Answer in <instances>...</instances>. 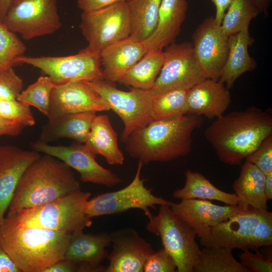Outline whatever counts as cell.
I'll list each match as a JSON object with an SVG mask.
<instances>
[{
    "label": "cell",
    "mask_w": 272,
    "mask_h": 272,
    "mask_svg": "<svg viewBox=\"0 0 272 272\" xmlns=\"http://www.w3.org/2000/svg\"><path fill=\"white\" fill-rule=\"evenodd\" d=\"M272 135V114L252 106L217 117L205 136L219 159L230 165H241L268 136Z\"/></svg>",
    "instance_id": "obj_1"
},
{
    "label": "cell",
    "mask_w": 272,
    "mask_h": 272,
    "mask_svg": "<svg viewBox=\"0 0 272 272\" xmlns=\"http://www.w3.org/2000/svg\"><path fill=\"white\" fill-rule=\"evenodd\" d=\"M202 122L201 116L192 114L153 120L128 136L125 149L143 165L186 156L191 151L192 133Z\"/></svg>",
    "instance_id": "obj_2"
},
{
    "label": "cell",
    "mask_w": 272,
    "mask_h": 272,
    "mask_svg": "<svg viewBox=\"0 0 272 272\" xmlns=\"http://www.w3.org/2000/svg\"><path fill=\"white\" fill-rule=\"evenodd\" d=\"M71 235L22 226L7 216L0 225V245L21 272H44L63 259Z\"/></svg>",
    "instance_id": "obj_3"
},
{
    "label": "cell",
    "mask_w": 272,
    "mask_h": 272,
    "mask_svg": "<svg viewBox=\"0 0 272 272\" xmlns=\"http://www.w3.org/2000/svg\"><path fill=\"white\" fill-rule=\"evenodd\" d=\"M81 190L71 168L45 154L25 170L14 192L7 214L41 206Z\"/></svg>",
    "instance_id": "obj_4"
},
{
    "label": "cell",
    "mask_w": 272,
    "mask_h": 272,
    "mask_svg": "<svg viewBox=\"0 0 272 272\" xmlns=\"http://www.w3.org/2000/svg\"><path fill=\"white\" fill-rule=\"evenodd\" d=\"M200 243L243 251L271 246L272 213L249 206L211 228L209 238Z\"/></svg>",
    "instance_id": "obj_5"
},
{
    "label": "cell",
    "mask_w": 272,
    "mask_h": 272,
    "mask_svg": "<svg viewBox=\"0 0 272 272\" xmlns=\"http://www.w3.org/2000/svg\"><path fill=\"white\" fill-rule=\"evenodd\" d=\"M91 193L80 190L38 207L6 216L19 225L72 234L90 227L85 210Z\"/></svg>",
    "instance_id": "obj_6"
},
{
    "label": "cell",
    "mask_w": 272,
    "mask_h": 272,
    "mask_svg": "<svg viewBox=\"0 0 272 272\" xmlns=\"http://www.w3.org/2000/svg\"><path fill=\"white\" fill-rule=\"evenodd\" d=\"M146 229L159 236L163 248L171 255L178 272H192L201 249L195 240V233L171 210L170 206L160 205L157 215L151 212Z\"/></svg>",
    "instance_id": "obj_7"
},
{
    "label": "cell",
    "mask_w": 272,
    "mask_h": 272,
    "mask_svg": "<svg viewBox=\"0 0 272 272\" xmlns=\"http://www.w3.org/2000/svg\"><path fill=\"white\" fill-rule=\"evenodd\" d=\"M121 119L124 128L121 140L124 142L134 130L152 121L151 111L154 97L150 90L130 88L125 91L117 89L105 79L88 81Z\"/></svg>",
    "instance_id": "obj_8"
},
{
    "label": "cell",
    "mask_w": 272,
    "mask_h": 272,
    "mask_svg": "<svg viewBox=\"0 0 272 272\" xmlns=\"http://www.w3.org/2000/svg\"><path fill=\"white\" fill-rule=\"evenodd\" d=\"M2 23L27 40L52 34L61 26L57 0H12Z\"/></svg>",
    "instance_id": "obj_9"
},
{
    "label": "cell",
    "mask_w": 272,
    "mask_h": 272,
    "mask_svg": "<svg viewBox=\"0 0 272 272\" xmlns=\"http://www.w3.org/2000/svg\"><path fill=\"white\" fill-rule=\"evenodd\" d=\"M79 27L88 42L86 50L100 52L106 46L130 35L127 2L90 12H83Z\"/></svg>",
    "instance_id": "obj_10"
},
{
    "label": "cell",
    "mask_w": 272,
    "mask_h": 272,
    "mask_svg": "<svg viewBox=\"0 0 272 272\" xmlns=\"http://www.w3.org/2000/svg\"><path fill=\"white\" fill-rule=\"evenodd\" d=\"M144 165L139 160L135 175L132 181L126 187L115 191L100 194L87 203L85 213L92 219L101 216L121 213L132 209L142 210L146 215L149 208L156 209L155 206L167 205L173 202L154 195L152 189L144 185L145 180L141 174Z\"/></svg>",
    "instance_id": "obj_11"
},
{
    "label": "cell",
    "mask_w": 272,
    "mask_h": 272,
    "mask_svg": "<svg viewBox=\"0 0 272 272\" xmlns=\"http://www.w3.org/2000/svg\"><path fill=\"white\" fill-rule=\"evenodd\" d=\"M16 62L39 69L55 85L75 81L104 79L100 52L85 48L77 54L64 56L32 57L24 55L17 58Z\"/></svg>",
    "instance_id": "obj_12"
},
{
    "label": "cell",
    "mask_w": 272,
    "mask_h": 272,
    "mask_svg": "<svg viewBox=\"0 0 272 272\" xmlns=\"http://www.w3.org/2000/svg\"><path fill=\"white\" fill-rule=\"evenodd\" d=\"M164 61L154 85L153 97L177 89H190L207 79L195 57L192 43L174 42L163 49Z\"/></svg>",
    "instance_id": "obj_13"
},
{
    "label": "cell",
    "mask_w": 272,
    "mask_h": 272,
    "mask_svg": "<svg viewBox=\"0 0 272 272\" xmlns=\"http://www.w3.org/2000/svg\"><path fill=\"white\" fill-rule=\"evenodd\" d=\"M33 149L62 161L80 175L83 182L112 187L122 181L116 174L100 165L96 155L85 144L76 143L69 146H52L40 141L32 145Z\"/></svg>",
    "instance_id": "obj_14"
},
{
    "label": "cell",
    "mask_w": 272,
    "mask_h": 272,
    "mask_svg": "<svg viewBox=\"0 0 272 272\" xmlns=\"http://www.w3.org/2000/svg\"><path fill=\"white\" fill-rule=\"evenodd\" d=\"M192 40L194 54L207 78L218 80L228 53V36L214 17H210L197 26Z\"/></svg>",
    "instance_id": "obj_15"
},
{
    "label": "cell",
    "mask_w": 272,
    "mask_h": 272,
    "mask_svg": "<svg viewBox=\"0 0 272 272\" xmlns=\"http://www.w3.org/2000/svg\"><path fill=\"white\" fill-rule=\"evenodd\" d=\"M109 110L108 103L88 81H75L54 86L47 117L50 121L68 113Z\"/></svg>",
    "instance_id": "obj_16"
},
{
    "label": "cell",
    "mask_w": 272,
    "mask_h": 272,
    "mask_svg": "<svg viewBox=\"0 0 272 272\" xmlns=\"http://www.w3.org/2000/svg\"><path fill=\"white\" fill-rule=\"evenodd\" d=\"M171 211L185 222L200 240L208 239L213 227L244 210L239 206H220L210 200L183 199L170 206Z\"/></svg>",
    "instance_id": "obj_17"
},
{
    "label": "cell",
    "mask_w": 272,
    "mask_h": 272,
    "mask_svg": "<svg viewBox=\"0 0 272 272\" xmlns=\"http://www.w3.org/2000/svg\"><path fill=\"white\" fill-rule=\"evenodd\" d=\"M112 250L105 272H142L147 257L155 252L135 230H120L110 234Z\"/></svg>",
    "instance_id": "obj_18"
},
{
    "label": "cell",
    "mask_w": 272,
    "mask_h": 272,
    "mask_svg": "<svg viewBox=\"0 0 272 272\" xmlns=\"http://www.w3.org/2000/svg\"><path fill=\"white\" fill-rule=\"evenodd\" d=\"M40 155L11 145H0V225L18 182L28 167Z\"/></svg>",
    "instance_id": "obj_19"
},
{
    "label": "cell",
    "mask_w": 272,
    "mask_h": 272,
    "mask_svg": "<svg viewBox=\"0 0 272 272\" xmlns=\"http://www.w3.org/2000/svg\"><path fill=\"white\" fill-rule=\"evenodd\" d=\"M231 94L219 80L206 79L191 87L187 98V114L219 117L228 108Z\"/></svg>",
    "instance_id": "obj_20"
},
{
    "label": "cell",
    "mask_w": 272,
    "mask_h": 272,
    "mask_svg": "<svg viewBox=\"0 0 272 272\" xmlns=\"http://www.w3.org/2000/svg\"><path fill=\"white\" fill-rule=\"evenodd\" d=\"M146 52L143 42L130 36L106 46L100 52L104 79L118 82Z\"/></svg>",
    "instance_id": "obj_21"
},
{
    "label": "cell",
    "mask_w": 272,
    "mask_h": 272,
    "mask_svg": "<svg viewBox=\"0 0 272 272\" xmlns=\"http://www.w3.org/2000/svg\"><path fill=\"white\" fill-rule=\"evenodd\" d=\"M187 0H161L156 28L143 43L147 51L163 50L175 42L187 11Z\"/></svg>",
    "instance_id": "obj_22"
},
{
    "label": "cell",
    "mask_w": 272,
    "mask_h": 272,
    "mask_svg": "<svg viewBox=\"0 0 272 272\" xmlns=\"http://www.w3.org/2000/svg\"><path fill=\"white\" fill-rule=\"evenodd\" d=\"M249 28V26L246 27L228 37V53L219 80L229 90L239 77L253 71L256 66L248 52V47L254 43Z\"/></svg>",
    "instance_id": "obj_23"
},
{
    "label": "cell",
    "mask_w": 272,
    "mask_h": 272,
    "mask_svg": "<svg viewBox=\"0 0 272 272\" xmlns=\"http://www.w3.org/2000/svg\"><path fill=\"white\" fill-rule=\"evenodd\" d=\"M111 243L110 234L85 233L83 231L71 234L64 258L74 262L85 263L100 267L107 258L106 247Z\"/></svg>",
    "instance_id": "obj_24"
},
{
    "label": "cell",
    "mask_w": 272,
    "mask_h": 272,
    "mask_svg": "<svg viewBox=\"0 0 272 272\" xmlns=\"http://www.w3.org/2000/svg\"><path fill=\"white\" fill-rule=\"evenodd\" d=\"M96 115L94 112L72 113L48 121L43 128L40 141L47 143L53 140L66 138L84 144Z\"/></svg>",
    "instance_id": "obj_25"
},
{
    "label": "cell",
    "mask_w": 272,
    "mask_h": 272,
    "mask_svg": "<svg viewBox=\"0 0 272 272\" xmlns=\"http://www.w3.org/2000/svg\"><path fill=\"white\" fill-rule=\"evenodd\" d=\"M117 135L108 115L95 117L89 137L84 143L95 155L103 156L110 165H123L124 157L118 147Z\"/></svg>",
    "instance_id": "obj_26"
},
{
    "label": "cell",
    "mask_w": 272,
    "mask_h": 272,
    "mask_svg": "<svg viewBox=\"0 0 272 272\" xmlns=\"http://www.w3.org/2000/svg\"><path fill=\"white\" fill-rule=\"evenodd\" d=\"M265 174L254 164L245 161L241 165L240 175L233 184L239 206L243 209L248 207L267 210L264 193Z\"/></svg>",
    "instance_id": "obj_27"
},
{
    "label": "cell",
    "mask_w": 272,
    "mask_h": 272,
    "mask_svg": "<svg viewBox=\"0 0 272 272\" xmlns=\"http://www.w3.org/2000/svg\"><path fill=\"white\" fill-rule=\"evenodd\" d=\"M185 176V184L173 192L174 198L216 200L227 205H239V199L235 193H228L220 189L202 174L187 169Z\"/></svg>",
    "instance_id": "obj_28"
},
{
    "label": "cell",
    "mask_w": 272,
    "mask_h": 272,
    "mask_svg": "<svg viewBox=\"0 0 272 272\" xmlns=\"http://www.w3.org/2000/svg\"><path fill=\"white\" fill-rule=\"evenodd\" d=\"M163 50L147 51L118 82L130 88L151 90L164 61Z\"/></svg>",
    "instance_id": "obj_29"
},
{
    "label": "cell",
    "mask_w": 272,
    "mask_h": 272,
    "mask_svg": "<svg viewBox=\"0 0 272 272\" xmlns=\"http://www.w3.org/2000/svg\"><path fill=\"white\" fill-rule=\"evenodd\" d=\"M131 31L130 36L144 42L155 30L161 0H128Z\"/></svg>",
    "instance_id": "obj_30"
},
{
    "label": "cell",
    "mask_w": 272,
    "mask_h": 272,
    "mask_svg": "<svg viewBox=\"0 0 272 272\" xmlns=\"http://www.w3.org/2000/svg\"><path fill=\"white\" fill-rule=\"evenodd\" d=\"M232 250L223 247H203L192 272H248L234 257Z\"/></svg>",
    "instance_id": "obj_31"
},
{
    "label": "cell",
    "mask_w": 272,
    "mask_h": 272,
    "mask_svg": "<svg viewBox=\"0 0 272 272\" xmlns=\"http://www.w3.org/2000/svg\"><path fill=\"white\" fill-rule=\"evenodd\" d=\"M189 89H174L154 97L151 111L153 120L170 119L187 114V98Z\"/></svg>",
    "instance_id": "obj_32"
},
{
    "label": "cell",
    "mask_w": 272,
    "mask_h": 272,
    "mask_svg": "<svg viewBox=\"0 0 272 272\" xmlns=\"http://www.w3.org/2000/svg\"><path fill=\"white\" fill-rule=\"evenodd\" d=\"M260 13L252 0H232L225 14L221 28L229 37L249 26L251 20Z\"/></svg>",
    "instance_id": "obj_33"
},
{
    "label": "cell",
    "mask_w": 272,
    "mask_h": 272,
    "mask_svg": "<svg viewBox=\"0 0 272 272\" xmlns=\"http://www.w3.org/2000/svg\"><path fill=\"white\" fill-rule=\"evenodd\" d=\"M55 85L49 77L41 76L26 89L22 91L17 100L36 107L47 117L51 93Z\"/></svg>",
    "instance_id": "obj_34"
},
{
    "label": "cell",
    "mask_w": 272,
    "mask_h": 272,
    "mask_svg": "<svg viewBox=\"0 0 272 272\" xmlns=\"http://www.w3.org/2000/svg\"><path fill=\"white\" fill-rule=\"evenodd\" d=\"M26 47L16 33L0 22V72L13 68L17 58L24 55Z\"/></svg>",
    "instance_id": "obj_35"
},
{
    "label": "cell",
    "mask_w": 272,
    "mask_h": 272,
    "mask_svg": "<svg viewBox=\"0 0 272 272\" xmlns=\"http://www.w3.org/2000/svg\"><path fill=\"white\" fill-rule=\"evenodd\" d=\"M0 116L18 122L26 126L35 124V119L30 106L18 100L0 99Z\"/></svg>",
    "instance_id": "obj_36"
},
{
    "label": "cell",
    "mask_w": 272,
    "mask_h": 272,
    "mask_svg": "<svg viewBox=\"0 0 272 272\" xmlns=\"http://www.w3.org/2000/svg\"><path fill=\"white\" fill-rule=\"evenodd\" d=\"M271 246L259 249L252 253L249 250L243 251L239 255L240 262L248 272H271L272 250Z\"/></svg>",
    "instance_id": "obj_37"
},
{
    "label": "cell",
    "mask_w": 272,
    "mask_h": 272,
    "mask_svg": "<svg viewBox=\"0 0 272 272\" xmlns=\"http://www.w3.org/2000/svg\"><path fill=\"white\" fill-rule=\"evenodd\" d=\"M265 175L272 172V135L265 138L259 146L245 158Z\"/></svg>",
    "instance_id": "obj_38"
},
{
    "label": "cell",
    "mask_w": 272,
    "mask_h": 272,
    "mask_svg": "<svg viewBox=\"0 0 272 272\" xmlns=\"http://www.w3.org/2000/svg\"><path fill=\"white\" fill-rule=\"evenodd\" d=\"M176 269L174 259L163 247L151 254L143 267L145 272H174Z\"/></svg>",
    "instance_id": "obj_39"
},
{
    "label": "cell",
    "mask_w": 272,
    "mask_h": 272,
    "mask_svg": "<svg viewBox=\"0 0 272 272\" xmlns=\"http://www.w3.org/2000/svg\"><path fill=\"white\" fill-rule=\"evenodd\" d=\"M23 86V80L13 68L0 72V99H17Z\"/></svg>",
    "instance_id": "obj_40"
},
{
    "label": "cell",
    "mask_w": 272,
    "mask_h": 272,
    "mask_svg": "<svg viewBox=\"0 0 272 272\" xmlns=\"http://www.w3.org/2000/svg\"><path fill=\"white\" fill-rule=\"evenodd\" d=\"M128 0H77V6L83 12H90Z\"/></svg>",
    "instance_id": "obj_41"
},
{
    "label": "cell",
    "mask_w": 272,
    "mask_h": 272,
    "mask_svg": "<svg viewBox=\"0 0 272 272\" xmlns=\"http://www.w3.org/2000/svg\"><path fill=\"white\" fill-rule=\"evenodd\" d=\"M25 127L18 122L9 120L0 116V136H17L21 133Z\"/></svg>",
    "instance_id": "obj_42"
},
{
    "label": "cell",
    "mask_w": 272,
    "mask_h": 272,
    "mask_svg": "<svg viewBox=\"0 0 272 272\" xmlns=\"http://www.w3.org/2000/svg\"><path fill=\"white\" fill-rule=\"evenodd\" d=\"M80 271L79 263L63 258L46 268L44 272Z\"/></svg>",
    "instance_id": "obj_43"
},
{
    "label": "cell",
    "mask_w": 272,
    "mask_h": 272,
    "mask_svg": "<svg viewBox=\"0 0 272 272\" xmlns=\"http://www.w3.org/2000/svg\"><path fill=\"white\" fill-rule=\"evenodd\" d=\"M0 272H21L11 257L1 245Z\"/></svg>",
    "instance_id": "obj_44"
},
{
    "label": "cell",
    "mask_w": 272,
    "mask_h": 272,
    "mask_svg": "<svg viewBox=\"0 0 272 272\" xmlns=\"http://www.w3.org/2000/svg\"><path fill=\"white\" fill-rule=\"evenodd\" d=\"M212 2L216 7V15L214 17L217 24L221 25L223 19L232 0H208Z\"/></svg>",
    "instance_id": "obj_45"
},
{
    "label": "cell",
    "mask_w": 272,
    "mask_h": 272,
    "mask_svg": "<svg viewBox=\"0 0 272 272\" xmlns=\"http://www.w3.org/2000/svg\"><path fill=\"white\" fill-rule=\"evenodd\" d=\"M264 193L267 200L272 199V172L265 175Z\"/></svg>",
    "instance_id": "obj_46"
},
{
    "label": "cell",
    "mask_w": 272,
    "mask_h": 272,
    "mask_svg": "<svg viewBox=\"0 0 272 272\" xmlns=\"http://www.w3.org/2000/svg\"><path fill=\"white\" fill-rule=\"evenodd\" d=\"M260 13L266 14L271 0H252Z\"/></svg>",
    "instance_id": "obj_47"
},
{
    "label": "cell",
    "mask_w": 272,
    "mask_h": 272,
    "mask_svg": "<svg viewBox=\"0 0 272 272\" xmlns=\"http://www.w3.org/2000/svg\"><path fill=\"white\" fill-rule=\"evenodd\" d=\"M12 0H0V22H2L6 15Z\"/></svg>",
    "instance_id": "obj_48"
}]
</instances>
